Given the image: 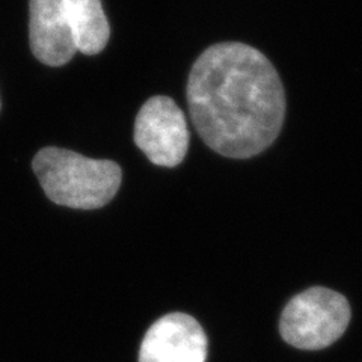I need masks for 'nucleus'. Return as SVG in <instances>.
Here are the masks:
<instances>
[{
  "instance_id": "obj_1",
  "label": "nucleus",
  "mask_w": 362,
  "mask_h": 362,
  "mask_svg": "<svg viewBox=\"0 0 362 362\" xmlns=\"http://www.w3.org/2000/svg\"><path fill=\"white\" fill-rule=\"evenodd\" d=\"M187 106L209 148L249 158L275 142L286 118V90L266 56L243 42H219L192 66Z\"/></svg>"
},
{
  "instance_id": "obj_2",
  "label": "nucleus",
  "mask_w": 362,
  "mask_h": 362,
  "mask_svg": "<svg viewBox=\"0 0 362 362\" xmlns=\"http://www.w3.org/2000/svg\"><path fill=\"white\" fill-rule=\"evenodd\" d=\"M32 168L45 197L77 210L105 207L118 194L122 180L117 162L89 158L58 146L40 150Z\"/></svg>"
},
{
  "instance_id": "obj_3",
  "label": "nucleus",
  "mask_w": 362,
  "mask_h": 362,
  "mask_svg": "<svg viewBox=\"0 0 362 362\" xmlns=\"http://www.w3.org/2000/svg\"><path fill=\"white\" fill-rule=\"evenodd\" d=\"M350 322L347 299L331 288L313 287L294 296L282 311L279 331L286 341L303 350L334 344Z\"/></svg>"
},
{
  "instance_id": "obj_4",
  "label": "nucleus",
  "mask_w": 362,
  "mask_h": 362,
  "mask_svg": "<svg viewBox=\"0 0 362 362\" xmlns=\"http://www.w3.org/2000/svg\"><path fill=\"white\" fill-rule=\"evenodd\" d=\"M134 144L157 166L174 168L185 160L190 133L183 110L171 97L154 95L134 121Z\"/></svg>"
},
{
  "instance_id": "obj_5",
  "label": "nucleus",
  "mask_w": 362,
  "mask_h": 362,
  "mask_svg": "<svg viewBox=\"0 0 362 362\" xmlns=\"http://www.w3.org/2000/svg\"><path fill=\"white\" fill-rule=\"evenodd\" d=\"M207 335L194 317L171 313L146 331L139 362H206Z\"/></svg>"
},
{
  "instance_id": "obj_6",
  "label": "nucleus",
  "mask_w": 362,
  "mask_h": 362,
  "mask_svg": "<svg viewBox=\"0 0 362 362\" xmlns=\"http://www.w3.org/2000/svg\"><path fill=\"white\" fill-rule=\"evenodd\" d=\"M29 41L35 58L49 66H62L77 52L64 0H29Z\"/></svg>"
},
{
  "instance_id": "obj_7",
  "label": "nucleus",
  "mask_w": 362,
  "mask_h": 362,
  "mask_svg": "<svg viewBox=\"0 0 362 362\" xmlns=\"http://www.w3.org/2000/svg\"><path fill=\"white\" fill-rule=\"evenodd\" d=\"M77 52L93 56L106 49L110 26L101 0H64Z\"/></svg>"
}]
</instances>
